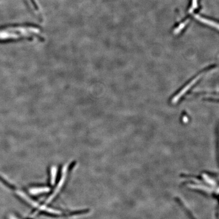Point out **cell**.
I'll return each instance as SVG.
<instances>
[{
	"mask_svg": "<svg viewBox=\"0 0 219 219\" xmlns=\"http://www.w3.org/2000/svg\"><path fill=\"white\" fill-rule=\"evenodd\" d=\"M40 30L29 25H12L0 28V41H9L38 36Z\"/></svg>",
	"mask_w": 219,
	"mask_h": 219,
	"instance_id": "6da1fadb",
	"label": "cell"
},
{
	"mask_svg": "<svg viewBox=\"0 0 219 219\" xmlns=\"http://www.w3.org/2000/svg\"><path fill=\"white\" fill-rule=\"evenodd\" d=\"M203 73H201L200 74L198 75L197 76H196L194 78L192 79V80L190 82H189L188 83V84H187L186 85L184 86L182 89V90H181L179 92H178V93H177V94L173 96V99H171V102L173 104H176V103L178 102V101L180 100L182 96H184L185 94V93L187 92L189 90L190 88L193 86L194 84L197 82V81L198 80H200L201 77L203 76Z\"/></svg>",
	"mask_w": 219,
	"mask_h": 219,
	"instance_id": "7a4b0ae2",
	"label": "cell"
},
{
	"mask_svg": "<svg viewBox=\"0 0 219 219\" xmlns=\"http://www.w3.org/2000/svg\"><path fill=\"white\" fill-rule=\"evenodd\" d=\"M194 16L199 21L201 22H203V23H205L206 25H209L210 26H213L214 28H216L217 29H218V28H219L218 24L217 23H216V22H212L211 20L206 19V18L201 17V16H200L198 15H194Z\"/></svg>",
	"mask_w": 219,
	"mask_h": 219,
	"instance_id": "3957f363",
	"label": "cell"
},
{
	"mask_svg": "<svg viewBox=\"0 0 219 219\" xmlns=\"http://www.w3.org/2000/svg\"><path fill=\"white\" fill-rule=\"evenodd\" d=\"M189 22V19H187V20H185L183 23H182L179 25V26H178V28L174 31H173L174 34H178L179 33H180V31H181L184 28L185 26L188 24Z\"/></svg>",
	"mask_w": 219,
	"mask_h": 219,
	"instance_id": "277c9868",
	"label": "cell"
},
{
	"mask_svg": "<svg viewBox=\"0 0 219 219\" xmlns=\"http://www.w3.org/2000/svg\"><path fill=\"white\" fill-rule=\"evenodd\" d=\"M176 200H177L178 203H179V204H180L182 206L184 207V208H184V209H185V212H186L187 214L188 215V216H189V217L191 218V219H196V218H195L193 216V215L192 214V213L190 212L189 210L187 209V208L186 206H185V205L184 204V203H182V201L180 200V198H177Z\"/></svg>",
	"mask_w": 219,
	"mask_h": 219,
	"instance_id": "5b68a950",
	"label": "cell"
},
{
	"mask_svg": "<svg viewBox=\"0 0 219 219\" xmlns=\"http://www.w3.org/2000/svg\"><path fill=\"white\" fill-rule=\"evenodd\" d=\"M46 190L45 188H39L38 189H35L31 190V192L32 193H34V194H36V193H41V192H45Z\"/></svg>",
	"mask_w": 219,
	"mask_h": 219,
	"instance_id": "8992f818",
	"label": "cell"
}]
</instances>
